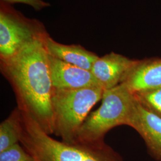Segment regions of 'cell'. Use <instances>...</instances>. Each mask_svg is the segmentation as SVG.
<instances>
[{"label": "cell", "instance_id": "cell-1", "mask_svg": "<svg viewBox=\"0 0 161 161\" xmlns=\"http://www.w3.org/2000/svg\"><path fill=\"white\" fill-rule=\"evenodd\" d=\"M48 36L44 31L12 57L1 59V70L14 90L17 107L51 135L54 132V124Z\"/></svg>", "mask_w": 161, "mask_h": 161}, {"label": "cell", "instance_id": "cell-2", "mask_svg": "<svg viewBox=\"0 0 161 161\" xmlns=\"http://www.w3.org/2000/svg\"><path fill=\"white\" fill-rule=\"evenodd\" d=\"M20 144L37 161H123L105 142L69 144L52 138L31 115L22 112Z\"/></svg>", "mask_w": 161, "mask_h": 161}, {"label": "cell", "instance_id": "cell-3", "mask_svg": "<svg viewBox=\"0 0 161 161\" xmlns=\"http://www.w3.org/2000/svg\"><path fill=\"white\" fill-rule=\"evenodd\" d=\"M102 100L100 106L88 115L80 126L75 143L101 144L110 130L130 126L137 100L124 84L104 90Z\"/></svg>", "mask_w": 161, "mask_h": 161}, {"label": "cell", "instance_id": "cell-4", "mask_svg": "<svg viewBox=\"0 0 161 161\" xmlns=\"http://www.w3.org/2000/svg\"><path fill=\"white\" fill-rule=\"evenodd\" d=\"M100 86L79 89L54 88L52 97L54 132L62 141L75 144L79 129L93 106L102 99Z\"/></svg>", "mask_w": 161, "mask_h": 161}, {"label": "cell", "instance_id": "cell-5", "mask_svg": "<svg viewBox=\"0 0 161 161\" xmlns=\"http://www.w3.org/2000/svg\"><path fill=\"white\" fill-rule=\"evenodd\" d=\"M44 32L36 23L29 22L5 9L0 12V58H10L26 44Z\"/></svg>", "mask_w": 161, "mask_h": 161}, {"label": "cell", "instance_id": "cell-6", "mask_svg": "<svg viewBox=\"0 0 161 161\" xmlns=\"http://www.w3.org/2000/svg\"><path fill=\"white\" fill-rule=\"evenodd\" d=\"M137 61L111 52L98 58L91 72L104 90H108L122 83Z\"/></svg>", "mask_w": 161, "mask_h": 161}, {"label": "cell", "instance_id": "cell-7", "mask_svg": "<svg viewBox=\"0 0 161 161\" xmlns=\"http://www.w3.org/2000/svg\"><path fill=\"white\" fill-rule=\"evenodd\" d=\"M49 59L54 88L79 89L100 86L90 70L66 63L50 54Z\"/></svg>", "mask_w": 161, "mask_h": 161}, {"label": "cell", "instance_id": "cell-8", "mask_svg": "<svg viewBox=\"0 0 161 161\" xmlns=\"http://www.w3.org/2000/svg\"><path fill=\"white\" fill-rule=\"evenodd\" d=\"M130 127L143 138L151 156L161 161V118L145 109L137 100Z\"/></svg>", "mask_w": 161, "mask_h": 161}, {"label": "cell", "instance_id": "cell-9", "mask_svg": "<svg viewBox=\"0 0 161 161\" xmlns=\"http://www.w3.org/2000/svg\"><path fill=\"white\" fill-rule=\"evenodd\" d=\"M121 84H124L132 94L161 88V58L138 60Z\"/></svg>", "mask_w": 161, "mask_h": 161}, {"label": "cell", "instance_id": "cell-10", "mask_svg": "<svg viewBox=\"0 0 161 161\" xmlns=\"http://www.w3.org/2000/svg\"><path fill=\"white\" fill-rule=\"evenodd\" d=\"M46 46L48 54L54 58L82 69L90 70L99 58L80 45H64L47 36Z\"/></svg>", "mask_w": 161, "mask_h": 161}, {"label": "cell", "instance_id": "cell-11", "mask_svg": "<svg viewBox=\"0 0 161 161\" xmlns=\"http://www.w3.org/2000/svg\"><path fill=\"white\" fill-rule=\"evenodd\" d=\"M22 131V112L17 107L0 124V152L19 143Z\"/></svg>", "mask_w": 161, "mask_h": 161}, {"label": "cell", "instance_id": "cell-12", "mask_svg": "<svg viewBox=\"0 0 161 161\" xmlns=\"http://www.w3.org/2000/svg\"><path fill=\"white\" fill-rule=\"evenodd\" d=\"M133 94L143 108L161 118V88L143 90Z\"/></svg>", "mask_w": 161, "mask_h": 161}, {"label": "cell", "instance_id": "cell-13", "mask_svg": "<svg viewBox=\"0 0 161 161\" xmlns=\"http://www.w3.org/2000/svg\"><path fill=\"white\" fill-rule=\"evenodd\" d=\"M0 161H37L20 143L0 152Z\"/></svg>", "mask_w": 161, "mask_h": 161}, {"label": "cell", "instance_id": "cell-14", "mask_svg": "<svg viewBox=\"0 0 161 161\" xmlns=\"http://www.w3.org/2000/svg\"><path fill=\"white\" fill-rule=\"evenodd\" d=\"M8 4L23 3L33 7L36 10H40L44 7L50 6V4L42 0H2Z\"/></svg>", "mask_w": 161, "mask_h": 161}]
</instances>
